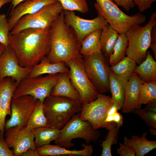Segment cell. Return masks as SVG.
<instances>
[{"label": "cell", "instance_id": "cell-1", "mask_svg": "<svg viewBox=\"0 0 156 156\" xmlns=\"http://www.w3.org/2000/svg\"><path fill=\"white\" fill-rule=\"evenodd\" d=\"M9 45L15 52L20 65L33 67L48 54L51 49L50 27L27 28L9 34Z\"/></svg>", "mask_w": 156, "mask_h": 156}, {"label": "cell", "instance_id": "cell-2", "mask_svg": "<svg viewBox=\"0 0 156 156\" xmlns=\"http://www.w3.org/2000/svg\"><path fill=\"white\" fill-rule=\"evenodd\" d=\"M51 49L47 56L51 63L83 60L80 44L73 30L65 22L63 10L50 27Z\"/></svg>", "mask_w": 156, "mask_h": 156}, {"label": "cell", "instance_id": "cell-3", "mask_svg": "<svg viewBox=\"0 0 156 156\" xmlns=\"http://www.w3.org/2000/svg\"><path fill=\"white\" fill-rule=\"evenodd\" d=\"M43 105L49 127L60 130L81 109V104L79 102L66 97L51 94L44 99Z\"/></svg>", "mask_w": 156, "mask_h": 156}, {"label": "cell", "instance_id": "cell-4", "mask_svg": "<svg viewBox=\"0 0 156 156\" xmlns=\"http://www.w3.org/2000/svg\"><path fill=\"white\" fill-rule=\"evenodd\" d=\"M95 0L94 5L98 14L118 33H125L132 26L140 25L146 20V16L141 12L132 16L126 14L112 0Z\"/></svg>", "mask_w": 156, "mask_h": 156}, {"label": "cell", "instance_id": "cell-5", "mask_svg": "<svg viewBox=\"0 0 156 156\" xmlns=\"http://www.w3.org/2000/svg\"><path fill=\"white\" fill-rule=\"evenodd\" d=\"M156 25V12L153 13L144 26L133 25L125 33L128 41L126 55L139 64L146 59L151 43V33Z\"/></svg>", "mask_w": 156, "mask_h": 156}, {"label": "cell", "instance_id": "cell-6", "mask_svg": "<svg viewBox=\"0 0 156 156\" xmlns=\"http://www.w3.org/2000/svg\"><path fill=\"white\" fill-rule=\"evenodd\" d=\"M100 135L98 129H94L89 122L81 118L79 112L73 115L61 129L60 135L54 143L69 148L74 146L71 142L73 139H83L88 144L92 141H96Z\"/></svg>", "mask_w": 156, "mask_h": 156}, {"label": "cell", "instance_id": "cell-7", "mask_svg": "<svg viewBox=\"0 0 156 156\" xmlns=\"http://www.w3.org/2000/svg\"><path fill=\"white\" fill-rule=\"evenodd\" d=\"M61 73L49 74L46 76L35 77L27 76L20 82L16 89L12 98L29 95L39 100L42 103L51 94Z\"/></svg>", "mask_w": 156, "mask_h": 156}, {"label": "cell", "instance_id": "cell-8", "mask_svg": "<svg viewBox=\"0 0 156 156\" xmlns=\"http://www.w3.org/2000/svg\"><path fill=\"white\" fill-rule=\"evenodd\" d=\"M86 73L98 92L103 94L109 90L110 68L102 53L83 56Z\"/></svg>", "mask_w": 156, "mask_h": 156}, {"label": "cell", "instance_id": "cell-9", "mask_svg": "<svg viewBox=\"0 0 156 156\" xmlns=\"http://www.w3.org/2000/svg\"><path fill=\"white\" fill-rule=\"evenodd\" d=\"M65 63L69 68L70 81L79 96L81 105L95 100L99 93L86 73L83 60L72 59Z\"/></svg>", "mask_w": 156, "mask_h": 156}, {"label": "cell", "instance_id": "cell-10", "mask_svg": "<svg viewBox=\"0 0 156 156\" xmlns=\"http://www.w3.org/2000/svg\"><path fill=\"white\" fill-rule=\"evenodd\" d=\"M63 10L62 5L58 1L47 5L35 13L23 16L10 33L15 34L27 28H43L50 27Z\"/></svg>", "mask_w": 156, "mask_h": 156}, {"label": "cell", "instance_id": "cell-11", "mask_svg": "<svg viewBox=\"0 0 156 156\" xmlns=\"http://www.w3.org/2000/svg\"><path fill=\"white\" fill-rule=\"evenodd\" d=\"M114 103L111 97L99 93L94 100L81 105L80 117L83 120L89 122L94 129L102 128L109 130L112 128L105 123V120L109 109Z\"/></svg>", "mask_w": 156, "mask_h": 156}, {"label": "cell", "instance_id": "cell-12", "mask_svg": "<svg viewBox=\"0 0 156 156\" xmlns=\"http://www.w3.org/2000/svg\"><path fill=\"white\" fill-rule=\"evenodd\" d=\"M38 100L29 95L12 98L11 104L10 118L5 122V128L7 129L17 126H27Z\"/></svg>", "mask_w": 156, "mask_h": 156}, {"label": "cell", "instance_id": "cell-13", "mask_svg": "<svg viewBox=\"0 0 156 156\" xmlns=\"http://www.w3.org/2000/svg\"><path fill=\"white\" fill-rule=\"evenodd\" d=\"M5 141L9 148H12L14 156H21L29 148L36 150L35 135L33 129L29 126H16L7 129Z\"/></svg>", "mask_w": 156, "mask_h": 156}, {"label": "cell", "instance_id": "cell-14", "mask_svg": "<svg viewBox=\"0 0 156 156\" xmlns=\"http://www.w3.org/2000/svg\"><path fill=\"white\" fill-rule=\"evenodd\" d=\"M63 12L65 23L73 29L80 44L87 35L95 30L102 29L108 24L104 17L99 15L93 19H86L77 16L73 11L63 10Z\"/></svg>", "mask_w": 156, "mask_h": 156}, {"label": "cell", "instance_id": "cell-15", "mask_svg": "<svg viewBox=\"0 0 156 156\" xmlns=\"http://www.w3.org/2000/svg\"><path fill=\"white\" fill-rule=\"evenodd\" d=\"M32 68L21 66L15 52L9 45L0 56V83L5 78L10 77L16 81L17 87Z\"/></svg>", "mask_w": 156, "mask_h": 156}, {"label": "cell", "instance_id": "cell-16", "mask_svg": "<svg viewBox=\"0 0 156 156\" xmlns=\"http://www.w3.org/2000/svg\"><path fill=\"white\" fill-rule=\"evenodd\" d=\"M16 87V81L10 77L5 78L0 83V131L3 133L6 116L11 114V102Z\"/></svg>", "mask_w": 156, "mask_h": 156}, {"label": "cell", "instance_id": "cell-17", "mask_svg": "<svg viewBox=\"0 0 156 156\" xmlns=\"http://www.w3.org/2000/svg\"><path fill=\"white\" fill-rule=\"evenodd\" d=\"M57 0H27L17 5L12 9L8 22L11 31L18 21L23 16L32 14L44 7L57 2Z\"/></svg>", "mask_w": 156, "mask_h": 156}, {"label": "cell", "instance_id": "cell-18", "mask_svg": "<svg viewBox=\"0 0 156 156\" xmlns=\"http://www.w3.org/2000/svg\"><path fill=\"white\" fill-rule=\"evenodd\" d=\"M142 83L138 75L133 72L126 86L124 102L121 108L122 112L128 113L141 108L139 94L140 87Z\"/></svg>", "mask_w": 156, "mask_h": 156}, {"label": "cell", "instance_id": "cell-19", "mask_svg": "<svg viewBox=\"0 0 156 156\" xmlns=\"http://www.w3.org/2000/svg\"><path fill=\"white\" fill-rule=\"evenodd\" d=\"M83 148L81 150H70L58 145L50 144L43 145L36 148L39 156H56L62 155L90 156L93 153V148L91 145L82 144Z\"/></svg>", "mask_w": 156, "mask_h": 156}, {"label": "cell", "instance_id": "cell-20", "mask_svg": "<svg viewBox=\"0 0 156 156\" xmlns=\"http://www.w3.org/2000/svg\"><path fill=\"white\" fill-rule=\"evenodd\" d=\"M69 71V68L64 62L51 63L48 60L46 56L39 63L32 67L27 76L35 77L47 74L49 75L68 73Z\"/></svg>", "mask_w": 156, "mask_h": 156}, {"label": "cell", "instance_id": "cell-21", "mask_svg": "<svg viewBox=\"0 0 156 156\" xmlns=\"http://www.w3.org/2000/svg\"><path fill=\"white\" fill-rule=\"evenodd\" d=\"M109 81L112 100L119 110L121 109L124 104L125 87L128 81L120 77L111 70Z\"/></svg>", "mask_w": 156, "mask_h": 156}, {"label": "cell", "instance_id": "cell-22", "mask_svg": "<svg viewBox=\"0 0 156 156\" xmlns=\"http://www.w3.org/2000/svg\"><path fill=\"white\" fill-rule=\"evenodd\" d=\"M68 73H61L51 94L66 97L80 103L79 96L70 81Z\"/></svg>", "mask_w": 156, "mask_h": 156}, {"label": "cell", "instance_id": "cell-23", "mask_svg": "<svg viewBox=\"0 0 156 156\" xmlns=\"http://www.w3.org/2000/svg\"><path fill=\"white\" fill-rule=\"evenodd\" d=\"M147 134L146 131L143 133L141 137L132 135L130 139L125 136L124 144L132 147L135 152L136 156H144L156 148V141L148 140Z\"/></svg>", "mask_w": 156, "mask_h": 156}, {"label": "cell", "instance_id": "cell-24", "mask_svg": "<svg viewBox=\"0 0 156 156\" xmlns=\"http://www.w3.org/2000/svg\"><path fill=\"white\" fill-rule=\"evenodd\" d=\"M143 83L156 80V62L148 50L145 59L134 71Z\"/></svg>", "mask_w": 156, "mask_h": 156}, {"label": "cell", "instance_id": "cell-25", "mask_svg": "<svg viewBox=\"0 0 156 156\" xmlns=\"http://www.w3.org/2000/svg\"><path fill=\"white\" fill-rule=\"evenodd\" d=\"M102 29L95 30L87 35L80 44V52L83 56L102 53L100 36Z\"/></svg>", "mask_w": 156, "mask_h": 156}, {"label": "cell", "instance_id": "cell-26", "mask_svg": "<svg viewBox=\"0 0 156 156\" xmlns=\"http://www.w3.org/2000/svg\"><path fill=\"white\" fill-rule=\"evenodd\" d=\"M118 34L108 24L102 29L100 36L101 51L105 57H109L113 53Z\"/></svg>", "mask_w": 156, "mask_h": 156}, {"label": "cell", "instance_id": "cell-27", "mask_svg": "<svg viewBox=\"0 0 156 156\" xmlns=\"http://www.w3.org/2000/svg\"><path fill=\"white\" fill-rule=\"evenodd\" d=\"M35 135L34 144L36 148L50 144L59 137L61 130L50 127L33 129Z\"/></svg>", "mask_w": 156, "mask_h": 156}, {"label": "cell", "instance_id": "cell-28", "mask_svg": "<svg viewBox=\"0 0 156 156\" xmlns=\"http://www.w3.org/2000/svg\"><path fill=\"white\" fill-rule=\"evenodd\" d=\"M136 64L133 60L127 56L116 64L111 66L110 68L116 75L128 81L134 72L137 66Z\"/></svg>", "mask_w": 156, "mask_h": 156}, {"label": "cell", "instance_id": "cell-29", "mask_svg": "<svg viewBox=\"0 0 156 156\" xmlns=\"http://www.w3.org/2000/svg\"><path fill=\"white\" fill-rule=\"evenodd\" d=\"M128 41L125 33H119L114 48L113 52L109 57V64L111 66L118 62L125 56Z\"/></svg>", "mask_w": 156, "mask_h": 156}, {"label": "cell", "instance_id": "cell-30", "mask_svg": "<svg viewBox=\"0 0 156 156\" xmlns=\"http://www.w3.org/2000/svg\"><path fill=\"white\" fill-rule=\"evenodd\" d=\"M147 104L144 108L135 109L133 112L142 119L148 126L156 129V100Z\"/></svg>", "mask_w": 156, "mask_h": 156}, {"label": "cell", "instance_id": "cell-31", "mask_svg": "<svg viewBox=\"0 0 156 156\" xmlns=\"http://www.w3.org/2000/svg\"><path fill=\"white\" fill-rule=\"evenodd\" d=\"M27 126L32 129L49 127L47 120L44 113L43 103L39 100L29 119Z\"/></svg>", "mask_w": 156, "mask_h": 156}, {"label": "cell", "instance_id": "cell-32", "mask_svg": "<svg viewBox=\"0 0 156 156\" xmlns=\"http://www.w3.org/2000/svg\"><path fill=\"white\" fill-rule=\"evenodd\" d=\"M139 98L141 105L156 100V80L143 82L140 87Z\"/></svg>", "mask_w": 156, "mask_h": 156}, {"label": "cell", "instance_id": "cell-33", "mask_svg": "<svg viewBox=\"0 0 156 156\" xmlns=\"http://www.w3.org/2000/svg\"><path fill=\"white\" fill-rule=\"evenodd\" d=\"M120 127L117 126L108 130L105 136V140L101 141L102 150L101 156H112L111 151L112 145L117 143V137Z\"/></svg>", "mask_w": 156, "mask_h": 156}, {"label": "cell", "instance_id": "cell-34", "mask_svg": "<svg viewBox=\"0 0 156 156\" xmlns=\"http://www.w3.org/2000/svg\"><path fill=\"white\" fill-rule=\"evenodd\" d=\"M62 5L63 10L76 11L86 13L89 10L86 0H57Z\"/></svg>", "mask_w": 156, "mask_h": 156}, {"label": "cell", "instance_id": "cell-35", "mask_svg": "<svg viewBox=\"0 0 156 156\" xmlns=\"http://www.w3.org/2000/svg\"><path fill=\"white\" fill-rule=\"evenodd\" d=\"M9 25L6 15L0 13V43L6 47L9 44Z\"/></svg>", "mask_w": 156, "mask_h": 156}, {"label": "cell", "instance_id": "cell-36", "mask_svg": "<svg viewBox=\"0 0 156 156\" xmlns=\"http://www.w3.org/2000/svg\"><path fill=\"white\" fill-rule=\"evenodd\" d=\"M0 156H14L12 150L10 149L4 138V133L0 131Z\"/></svg>", "mask_w": 156, "mask_h": 156}, {"label": "cell", "instance_id": "cell-37", "mask_svg": "<svg viewBox=\"0 0 156 156\" xmlns=\"http://www.w3.org/2000/svg\"><path fill=\"white\" fill-rule=\"evenodd\" d=\"M120 147L117 149V153L120 156H135V153L134 149L130 146L119 143Z\"/></svg>", "mask_w": 156, "mask_h": 156}, {"label": "cell", "instance_id": "cell-38", "mask_svg": "<svg viewBox=\"0 0 156 156\" xmlns=\"http://www.w3.org/2000/svg\"><path fill=\"white\" fill-rule=\"evenodd\" d=\"M135 5L138 6V8L141 12H142L145 10L150 8L151 5L156 0H132Z\"/></svg>", "mask_w": 156, "mask_h": 156}, {"label": "cell", "instance_id": "cell-39", "mask_svg": "<svg viewBox=\"0 0 156 156\" xmlns=\"http://www.w3.org/2000/svg\"><path fill=\"white\" fill-rule=\"evenodd\" d=\"M120 6L126 11H129L131 9L133 8L135 4L132 0H112Z\"/></svg>", "mask_w": 156, "mask_h": 156}, {"label": "cell", "instance_id": "cell-40", "mask_svg": "<svg viewBox=\"0 0 156 156\" xmlns=\"http://www.w3.org/2000/svg\"><path fill=\"white\" fill-rule=\"evenodd\" d=\"M153 50L156 59V25L152 28L151 33V43L149 47Z\"/></svg>", "mask_w": 156, "mask_h": 156}, {"label": "cell", "instance_id": "cell-41", "mask_svg": "<svg viewBox=\"0 0 156 156\" xmlns=\"http://www.w3.org/2000/svg\"><path fill=\"white\" fill-rule=\"evenodd\" d=\"M114 122L117 126L120 127L123 125V117L122 115L118 111L114 114Z\"/></svg>", "mask_w": 156, "mask_h": 156}, {"label": "cell", "instance_id": "cell-42", "mask_svg": "<svg viewBox=\"0 0 156 156\" xmlns=\"http://www.w3.org/2000/svg\"><path fill=\"white\" fill-rule=\"evenodd\" d=\"M21 156H39V155L36 149L29 148L22 153Z\"/></svg>", "mask_w": 156, "mask_h": 156}, {"label": "cell", "instance_id": "cell-43", "mask_svg": "<svg viewBox=\"0 0 156 156\" xmlns=\"http://www.w3.org/2000/svg\"><path fill=\"white\" fill-rule=\"evenodd\" d=\"M118 110V108L116 104L114 103L109 109L107 114V116L113 115Z\"/></svg>", "mask_w": 156, "mask_h": 156}, {"label": "cell", "instance_id": "cell-44", "mask_svg": "<svg viewBox=\"0 0 156 156\" xmlns=\"http://www.w3.org/2000/svg\"><path fill=\"white\" fill-rule=\"evenodd\" d=\"M27 0H12L11 5L12 10L14 9L17 5L23 1Z\"/></svg>", "mask_w": 156, "mask_h": 156}, {"label": "cell", "instance_id": "cell-45", "mask_svg": "<svg viewBox=\"0 0 156 156\" xmlns=\"http://www.w3.org/2000/svg\"><path fill=\"white\" fill-rule=\"evenodd\" d=\"M12 0H0V9L6 3L11 2Z\"/></svg>", "mask_w": 156, "mask_h": 156}, {"label": "cell", "instance_id": "cell-46", "mask_svg": "<svg viewBox=\"0 0 156 156\" xmlns=\"http://www.w3.org/2000/svg\"><path fill=\"white\" fill-rule=\"evenodd\" d=\"M149 130L150 134L153 135H156V131L155 129L153 128H150L149 129Z\"/></svg>", "mask_w": 156, "mask_h": 156}, {"label": "cell", "instance_id": "cell-47", "mask_svg": "<svg viewBox=\"0 0 156 156\" xmlns=\"http://www.w3.org/2000/svg\"><path fill=\"white\" fill-rule=\"evenodd\" d=\"M6 47L5 45L0 43V56Z\"/></svg>", "mask_w": 156, "mask_h": 156}]
</instances>
